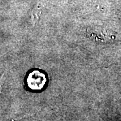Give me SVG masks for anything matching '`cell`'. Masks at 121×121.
<instances>
[{"mask_svg":"<svg viewBox=\"0 0 121 121\" xmlns=\"http://www.w3.org/2000/svg\"><path fill=\"white\" fill-rule=\"evenodd\" d=\"M47 82L46 76L39 71H33L28 75L27 83L30 89L33 90H40L43 88Z\"/></svg>","mask_w":121,"mask_h":121,"instance_id":"cell-1","label":"cell"}]
</instances>
